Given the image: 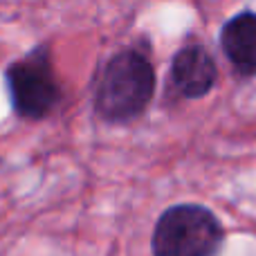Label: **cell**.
Here are the masks:
<instances>
[{"label": "cell", "mask_w": 256, "mask_h": 256, "mask_svg": "<svg viewBox=\"0 0 256 256\" xmlns=\"http://www.w3.org/2000/svg\"><path fill=\"white\" fill-rule=\"evenodd\" d=\"M171 81L184 99H200L212 92L218 81V68L209 50L198 43L178 50L171 61Z\"/></svg>", "instance_id": "obj_4"}, {"label": "cell", "mask_w": 256, "mask_h": 256, "mask_svg": "<svg viewBox=\"0 0 256 256\" xmlns=\"http://www.w3.org/2000/svg\"><path fill=\"white\" fill-rule=\"evenodd\" d=\"M225 243L222 222L202 204H173L158 218L153 256H218Z\"/></svg>", "instance_id": "obj_2"}, {"label": "cell", "mask_w": 256, "mask_h": 256, "mask_svg": "<svg viewBox=\"0 0 256 256\" xmlns=\"http://www.w3.org/2000/svg\"><path fill=\"white\" fill-rule=\"evenodd\" d=\"M12 108L22 120H45L61 102V86L48 45L30 50L4 72Z\"/></svg>", "instance_id": "obj_3"}, {"label": "cell", "mask_w": 256, "mask_h": 256, "mask_svg": "<svg viewBox=\"0 0 256 256\" xmlns=\"http://www.w3.org/2000/svg\"><path fill=\"white\" fill-rule=\"evenodd\" d=\"M220 48L240 79L256 76V12H238L222 25Z\"/></svg>", "instance_id": "obj_5"}, {"label": "cell", "mask_w": 256, "mask_h": 256, "mask_svg": "<svg viewBox=\"0 0 256 256\" xmlns=\"http://www.w3.org/2000/svg\"><path fill=\"white\" fill-rule=\"evenodd\" d=\"M155 94V70L148 54L126 48L106 61L94 90V110L104 122L128 124L137 120Z\"/></svg>", "instance_id": "obj_1"}]
</instances>
